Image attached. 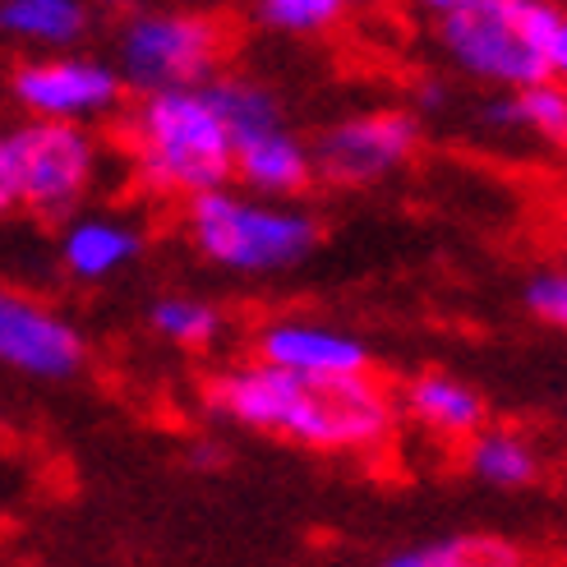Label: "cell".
Segmentation results:
<instances>
[{
  "label": "cell",
  "instance_id": "obj_17",
  "mask_svg": "<svg viewBox=\"0 0 567 567\" xmlns=\"http://www.w3.org/2000/svg\"><path fill=\"white\" fill-rule=\"evenodd\" d=\"M89 19L83 0H0V33L38 47H74Z\"/></svg>",
  "mask_w": 567,
  "mask_h": 567
},
{
  "label": "cell",
  "instance_id": "obj_15",
  "mask_svg": "<svg viewBox=\"0 0 567 567\" xmlns=\"http://www.w3.org/2000/svg\"><path fill=\"white\" fill-rule=\"evenodd\" d=\"M480 121H485L489 130L535 134L540 144L563 148V138H567V93H563L558 79L530 83V89H517V93H498L494 102H485Z\"/></svg>",
  "mask_w": 567,
  "mask_h": 567
},
{
  "label": "cell",
  "instance_id": "obj_6",
  "mask_svg": "<svg viewBox=\"0 0 567 567\" xmlns=\"http://www.w3.org/2000/svg\"><path fill=\"white\" fill-rule=\"evenodd\" d=\"M517 6L522 0H462L439 14V42L466 79H480L503 93L554 79L540 55L526 47Z\"/></svg>",
  "mask_w": 567,
  "mask_h": 567
},
{
  "label": "cell",
  "instance_id": "obj_14",
  "mask_svg": "<svg viewBox=\"0 0 567 567\" xmlns=\"http://www.w3.org/2000/svg\"><path fill=\"white\" fill-rule=\"evenodd\" d=\"M466 471L489 489L517 494L540 485L545 475V452L526 430H503V424H485L480 434L466 439Z\"/></svg>",
  "mask_w": 567,
  "mask_h": 567
},
{
  "label": "cell",
  "instance_id": "obj_12",
  "mask_svg": "<svg viewBox=\"0 0 567 567\" xmlns=\"http://www.w3.org/2000/svg\"><path fill=\"white\" fill-rule=\"evenodd\" d=\"M138 254H144V231L116 213H74L61 231V264L74 281H111Z\"/></svg>",
  "mask_w": 567,
  "mask_h": 567
},
{
  "label": "cell",
  "instance_id": "obj_16",
  "mask_svg": "<svg viewBox=\"0 0 567 567\" xmlns=\"http://www.w3.org/2000/svg\"><path fill=\"white\" fill-rule=\"evenodd\" d=\"M204 93L213 102V111L221 116L226 134H231V148L245 144V138L254 134H268L277 125H287L281 121V102L272 89H264L259 79H245V74H217L204 83Z\"/></svg>",
  "mask_w": 567,
  "mask_h": 567
},
{
  "label": "cell",
  "instance_id": "obj_2",
  "mask_svg": "<svg viewBox=\"0 0 567 567\" xmlns=\"http://www.w3.org/2000/svg\"><path fill=\"white\" fill-rule=\"evenodd\" d=\"M231 134L204 89L144 93L130 116L134 181L157 198H189L231 185Z\"/></svg>",
  "mask_w": 567,
  "mask_h": 567
},
{
  "label": "cell",
  "instance_id": "obj_18",
  "mask_svg": "<svg viewBox=\"0 0 567 567\" xmlns=\"http://www.w3.org/2000/svg\"><path fill=\"white\" fill-rule=\"evenodd\" d=\"M374 567H526V554L503 535H447V540L396 549Z\"/></svg>",
  "mask_w": 567,
  "mask_h": 567
},
{
  "label": "cell",
  "instance_id": "obj_5",
  "mask_svg": "<svg viewBox=\"0 0 567 567\" xmlns=\"http://www.w3.org/2000/svg\"><path fill=\"white\" fill-rule=\"evenodd\" d=\"M19 208L47 221H70L102 181V144L89 125L28 121L10 130Z\"/></svg>",
  "mask_w": 567,
  "mask_h": 567
},
{
  "label": "cell",
  "instance_id": "obj_23",
  "mask_svg": "<svg viewBox=\"0 0 567 567\" xmlns=\"http://www.w3.org/2000/svg\"><path fill=\"white\" fill-rule=\"evenodd\" d=\"M415 102H420V111H443L447 106V83H420V93H415Z\"/></svg>",
  "mask_w": 567,
  "mask_h": 567
},
{
  "label": "cell",
  "instance_id": "obj_25",
  "mask_svg": "<svg viewBox=\"0 0 567 567\" xmlns=\"http://www.w3.org/2000/svg\"><path fill=\"white\" fill-rule=\"evenodd\" d=\"M102 6H125V0H102Z\"/></svg>",
  "mask_w": 567,
  "mask_h": 567
},
{
  "label": "cell",
  "instance_id": "obj_13",
  "mask_svg": "<svg viewBox=\"0 0 567 567\" xmlns=\"http://www.w3.org/2000/svg\"><path fill=\"white\" fill-rule=\"evenodd\" d=\"M231 181L245 185V194L259 198H296L315 185V157L300 134H291L287 125H277L268 134H254L245 144H236V162H231Z\"/></svg>",
  "mask_w": 567,
  "mask_h": 567
},
{
  "label": "cell",
  "instance_id": "obj_8",
  "mask_svg": "<svg viewBox=\"0 0 567 567\" xmlns=\"http://www.w3.org/2000/svg\"><path fill=\"white\" fill-rule=\"evenodd\" d=\"M14 102L33 121H61V125H89L121 106L125 83L116 65L93 61V55H47L14 70Z\"/></svg>",
  "mask_w": 567,
  "mask_h": 567
},
{
  "label": "cell",
  "instance_id": "obj_3",
  "mask_svg": "<svg viewBox=\"0 0 567 567\" xmlns=\"http://www.w3.org/2000/svg\"><path fill=\"white\" fill-rule=\"evenodd\" d=\"M185 231L204 259L231 277H277L319 249L315 213L245 189H208L185 204Z\"/></svg>",
  "mask_w": 567,
  "mask_h": 567
},
{
  "label": "cell",
  "instance_id": "obj_1",
  "mask_svg": "<svg viewBox=\"0 0 567 567\" xmlns=\"http://www.w3.org/2000/svg\"><path fill=\"white\" fill-rule=\"evenodd\" d=\"M208 406L254 434L315 452H379L396 434V396L374 379H296L264 360L226 364L204 388Z\"/></svg>",
  "mask_w": 567,
  "mask_h": 567
},
{
  "label": "cell",
  "instance_id": "obj_24",
  "mask_svg": "<svg viewBox=\"0 0 567 567\" xmlns=\"http://www.w3.org/2000/svg\"><path fill=\"white\" fill-rule=\"evenodd\" d=\"M415 6H424L430 14H447L452 6H462V0H415Z\"/></svg>",
  "mask_w": 567,
  "mask_h": 567
},
{
  "label": "cell",
  "instance_id": "obj_10",
  "mask_svg": "<svg viewBox=\"0 0 567 567\" xmlns=\"http://www.w3.org/2000/svg\"><path fill=\"white\" fill-rule=\"evenodd\" d=\"M254 360L296 379H355L370 374V347L355 332L319 319H272L254 332Z\"/></svg>",
  "mask_w": 567,
  "mask_h": 567
},
{
  "label": "cell",
  "instance_id": "obj_11",
  "mask_svg": "<svg viewBox=\"0 0 567 567\" xmlns=\"http://www.w3.org/2000/svg\"><path fill=\"white\" fill-rule=\"evenodd\" d=\"M396 415H406L420 434H430L439 443H466L471 434L485 430L489 406L480 396V388H471L466 379L447 370H430L406 383Z\"/></svg>",
  "mask_w": 567,
  "mask_h": 567
},
{
  "label": "cell",
  "instance_id": "obj_21",
  "mask_svg": "<svg viewBox=\"0 0 567 567\" xmlns=\"http://www.w3.org/2000/svg\"><path fill=\"white\" fill-rule=\"evenodd\" d=\"M522 300H526L530 319H540L549 328H563L567 323V277H563V268L530 272L526 287H522Z\"/></svg>",
  "mask_w": 567,
  "mask_h": 567
},
{
  "label": "cell",
  "instance_id": "obj_22",
  "mask_svg": "<svg viewBox=\"0 0 567 567\" xmlns=\"http://www.w3.org/2000/svg\"><path fill=\"white\" fill-rule=\"evenodd\" d=\"M19 208V172H14V148L10 130H0V217Z\"/></svg>",
  "mask_w": 567,
  "mask_h": 567
},
{
  "label": "cell",
  "instance_id": "obj_4",
  "mask_svg": "<svg viewBox=\"0 0 567 567\" xmlns=\"http://www.w3.org/2000/svg\"><path fill=\"white\" fill-rule=\"evenodd\" d=\"M221 51L226 33L208 14H138L121 28L116 74L138 97L166 89H204L208 79H217Z\"/></svg>",
  "mask_w": 567,
  "mask_h": 567
},
{
  "label": "cell",
  "instance_id": "obj_9",
  "mask_svg": "<svg viewBox=\"0 0 567 567\" xmlns=\"http://www.w3.org/2000/svg\"><path fill=\"white\" fill-rule=\"evenodd\" d=\"M0 364L42 383H65L89 364V347L51 305L0 287Z\"/></svg>",
  "mask_w": 567,
  "mask_h": 567
},
{
  "label": "cell",
  "instance_id": "obj_20",
  "mask_svg": "<svg viewBox=\"0 0 567 567\" xmlns=\"http://www.w3.org/2000/svg\"><path fill=\"white\" fill-rule=\"evenodd\" d=\"M364 6H374V0H259V19L277 33L309 38L323 33V28H337Z\"/></svg>",
  "mask_w": 567,
  "mask_h": 567
},
{
  "label": "cell",
  "instance_id": "obj_19",
  "mask_svg": "<svg viewBox=\"0 0 567 567\" xmlns=\"http://www.w3.org/2000/svg\"><path fill=\"white\" fill-rule=\"evenodd\" d=\"M148 323L162 342H172L181 351H213L226 332V319L213 300L198 296H162L148 305Z\"/></svg>",
  "mask_w": 567,
  "mask_h": 567
},
{
  "label": "cell",
  "instance_id": "obj_7",
  "mask_svg": "<svg viewBox=\"0 0 567 567\" xmlns=\"http://www.w3.org/2000/svg\"><path fill=\"white\" fill-rule=\"evenodd\" d=\"M420 148V116L415 111H360L319 134L309 144L315 181L337 189H364L396 176Z\"/></svg>",
  "mask_w": 567,
  "mask_h": 567
}]
</instances>
